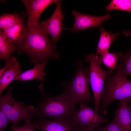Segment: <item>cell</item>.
I'll list each match as a JSON object with an SVG mask.
<instances>
[{
  "mask_svg": "<svg viewBox=\"0 0 131 131\" xmlns=\"http://www.w3.org/2000/svg\"><path fill=\"white\" fill-rule=\"evenodd\" d=\"M98 57V56L92 53L86 56L85 59L90 63V82L94 96L95 110L99 112L105 81L107 75L110 76L113 73L110 70H104L100 66Z\"/></svg>",
  "mask_w": 131,
  "mask_h": 131,
  "instance_id": "8992f818",
  "label": "cell"
},
{
  "mask_svg": "<svg viewBox=\"0 0 131 131\" xmlns=\"http://www.w3.org/2000/svg\"><path fill=\"white\" fill-rule=\"evenodd\" d=\"M76 63V70L73 77L69 82L62 84L64 90L67 92L76 104L88 102L94 103L89 88V67H84L82 61L80 60H77Z\"/></svg>",
  "mask_w": 131,
  "mask_h": 131,
  "instance_id": "277c9868",
  "label": "cell"
},
{
  "mask_svg": "<svg viewBox=\"0 0 131 131\" xmlns=\"http://www.w3.org/2000/svg\"><path fill=\"white\" fill-rule=\"evenodd\" d=\"M76 104L66 91L55 97L43 95L38 107V115L56 120L71 118L76 111Z\"/></svg>",
  "mask_w": 131,
  "mask_h": 131,
  "instance_id": "3957f363",
  "label": "cell"
},
{
  "mask_svg": "<svg viewBox=\"0 0 131 131\" xmlns=\"http://www.w3.org/2000/svg\"><path fill=\"white\" fill-rule=\"evenodd\" d=\"M11 131H35L37 130V124L36 123H32L29 119L25 120L24 125L22 126H12L10 128Z\"/></svg>",
  "mask_w": 131,
  "mask_h": 131,
  "instance_id": "603a6c76",
  "label": "cell"
},
{
  "mask_svg": "<svg viewBox=\"0 0 131 131\" xmlns=\"http://www.w3.org/2000/svg\"><path fill=\"white\" fill-rule=\"evenodd\" d=\"M130 102H131V101Z\"/></svg>",
  "mask_w": 131,
  "mask_h": 131,
  "instance_id": "83f0119b",
  "label": "cell"
},
{
  "mask_svg": "<svg viewBox=\"0 0 131 131\" xmlns=\"http://www.w3.org/2000/svg\"><path fill=\"white\" fill-rule=\"evenodd\" d=\"M17 60V59L15 57H11L9 59L5 62V65L4 67L0 69V78L1 77L5 71L10 67L15 61Z\"/></svg>",
  "mask_w": 131,
  "mask_h": 131,
  "instance_id": "d4e9b609",
  "label": "cell"
},
{
  "mask_svg": "<svg viewBox=\"0 0 131 131\" xmlns=\"http://www.w3.org/2000/svg\"><path fill=\"white\" fill-rule=\"evenodd\" d=\"M20 16L17 13H5L0 17V28L4 30L8 28L16 23L19 20Z\"/></svg>",
  "mask_w": 131,
  "mask_h": 131,
  "instance_id": "ffe728a7",
  "label": "cell"
},
{
  "mask_svg": "<svg viewBox=\"0 0 131 131\" xmlns=\"http://www.w3.org/2000/svg\"><path fill=\"white\" fill-rule=\"evenodd\" d=\"M105 8L109 12L118 9L131 12V0H112Z\"/></svg>",
  "mask_w": 131,
  "mask_h": 131,
  "instance_id": "d6986e66",
  "label": "cell"
},
{
  "mask_svg": "<svg viewBox=\"0 0 131 131\" xmlns=\"http://www.w3.org/2000/svg\"><path fill=\"white\" fill-rule=\"evenodd\" d=\"M47 63V62H45L35 64L33 68L22 73L16 77L15 80H18V82L34 79H37L39 81H44L45 75L44 69Z\"/></svg>",
  "mask_w": 131,
  "mask_h": 131,
  "instance_id": "5bb4252c",
  "label": "cell"
},
{
  "mask_svg": "<svg viewBox=\"0 0 131 131\" xmlns=\"http://www.w3.org/2000/svg\"><path fill=\"white\" fill-rule=\"evenodd\" d=\"M114 119L125 131H131V104L130 101H120L117 108L114 111Z\"/></svg>",
  "mask_w": 131,
  "mask_h": 131,
  "instance_id": "4fadbf2b",
  "label": "cell"
},
{
  "mask_svg": "<svg viewBox=\"0 0 131 131\" xmlns=\"http://www.w3.org/2000/svg\"><path fill=\"white\" fill-rule=\"evenodd\" d=\"M25 16H20L15 24L6 29L4 31L9 42L16 47L17 50L24 38L27 32L25 26Z\"/></svg>",
  "mask_w": 131,
  "mask_h": 131,
  "instance_id": "7c38bea8",
  "label": "cell"
},
{
  "mask_svg": "<svg viewBox=\"0 0 131 131\" xmlns=\"http://www.w3.org/2000/svg\"><path fill=\"white\" fill-rule=\"evenodd\" d=\"M22 73L19 64L17 60L5 71L0 78V95L6 87Z\"/></svg>",
  "mask_w": 131,
  "mask_h": 131,
  "instance_id": "2e32d148",
  "label": "cell"
},
{
  "mask_svg": "<svg viewBox=\"0 0 131 131\" xmlns=\"http://www.w3.org/2000/svg\"><path fill=\"white\" fill-rule=\"evenodd\" d=\"M100 38L98 45L96 53L101 55L108 52L109 49L111 44L120 35L119 33L114 34L111 32H107L101 27Z\"/></svg>",
  "mask_w": 131,
  "mask_h": 131,
  "instance_id": "9a60e30c",
  "label": "cell"
},
{
  "mask_svg": "<svg viewBox=\"0 0 131 131\" xmlns=\"http://www.w3.org/2000/svg\"><path fill=\"white\" fill-rule=\"evenodd\" d=\"M77 131H95L93 129L90 128H79Z\"/></svg>",
  "mask_w": 131,
  "mask_h": 131,
  "instance_id": "4316f807",
  "label": "cell"
},
{
  "mask_svg": "<svg viewBox=\"0 0 131 131\" xmlns=\"http://www.w3.org/2000/svg\"><path fill=\"white\" fill-rule=\"evenodd\" d=\"M58 0H22L27 16L26 28L38 26L42 12L51 4L57 3Z\"/></svg>",
  "mask_w": 131,
  "mask_h": 131,
  "instance_id": "9c48e42d",
  "label": "cell"
},
{
  "mask_svg": "<svg viewBox=\"0 0 131 131\" xmlns=\"http://www.w3.org/2000/svg\"><path fill=\"white\" fill-rule=\"evenodd\" d=\"M27 28L25 38L17 50L19 54H26L30 57V62L35 64L48 62L51 58L60 59V54L56 51V46L50 41L39 25Z\"/></svg>",
  "mask_w": 131,
  "mask_h": 131,
  "instance_id": "6da1fadb",
  "label": "cell"
},
{
  "mask_svg": "<svg viewBox=\"0 0 131 131\" xmlns=\"http://www.w3.org/2000/svg\"><path fill=\"white\" fill-rule=\"evenodd\" d=\"M13 86L9 88L7 93L0 95V110L3 113L12 126H17L20 121L29 119L38 116L37 109L32 105L26 106L23 103L18 102L11 95Z\"/></svg>",
  "mask_w": 131,
  "mask_h": 131,
  "instance_id": "5b68a950",
  "label": "cell"
},
{
  "mask_svg": "<svg viewBox=\"0 0 131 131\" xmlns=\"http://www.w3.org/2000/svg\"><path fill=\"white\" fill-rule=\"evenodd\" d=\"M124 64L120 62L114 75L107 76L102 93L100 112L104 116L107 114V108L116 100H131V81L124 75Z\"/></svg>",
  "mask_w": 131,
  "mask_h": 131,
  "instance_id": "7a4b0ae2",
  "label": "cell"
},
{
  "mask_svg": "<svg viewBox=\"0 0 131 131\" xmlns=\"http://www.w3.org/2000/svg\"><path fill=\"white\" fill-rule=\"evenodd\" d=\"M95 131H125L121 125L114 118L113 120L104 126H98L94 129Z\"/></svg>",
  "mask_w": 131,
  "mask_h": 131,
  "instance_id": "44dd1931",
  "label": "cell"
},
{
  "mask_svg": "<svg viewBox=\"0 0 131 131\" xmlns=\"http://www.w3.org/2000/svg\"><path fill=\"white\" fill-rule=\"evenodd\" d=\"M121 60L124 64L123 72L126 77L131 75V54L122 52L120 58Z\"/></svg>",
  "mask_w": 131,
  "mask_h": 131,
  "instance_id": "7402d4cb",
  "label": "cell"
},
{
  "mask_svg": "<svg viewBox=\"0 0 131 131\" xmlns=\"http://www.w3.org/2000/svg\"><path fill=\"white\" fill-rule=\"evenodd\" d=\"M17 50L16 48L10 44L2 30L0 31V58L5 62L11 57V54Z\"/></svg>",
  "mask_w": 131,
  "mask_h": 131,
  "instance_id": "e0dca14e",
  "label": "cell"
},
{
  "mask_svg": "<svg viewBox=\"0 0 131 131\" xmlns=\"http://www.w3.org/2000/svg\"><path fill=\"white\" fill-rule=\"evenodd\" d=\"M74 123L82 128L94 129L102 123L107 124L108 119L100 114L84 103L80 104L79 109L74 112L71 118Z\"/></svg>",
  "mask_w": 131,
  "mask_h": 131,
  "instance_id": "52a82bcc",
  "label": "cell"
},
{
  "mask_svg": "<svg viewBox=\"0 0 131 131\" xmlns=\"http://www.w3.org/2000/svg\"><path fill=\"white\" fill-rule=\"evenodd\" d=\"M62 1L57 2L56 9L52 16L47 20L39 23V26L43 32L51 37V42L55 46L61 36L62 30L65 29L63 25L64 15L61 8Z\"/></svg>",
  "mask_w": 131,
  "mask_h": 131,
  "instance_id": "ba28073f",
  "label": "cell"
},
{
  "mask_svg": "<svg viewBox=\"0 0 131 131\" xmlns=\"http://www.w3.org/2000/svg\"><path fill=\"white\" fill-rule=\"evenodd\" d=\"M122 52V51L116 52L114 51L112 53L109 52L106 53L98 57V62L100 64L102 63L106 67L113 71L116 69L118 60L120 58Z\"/></svg>",
  "mask_w": 131,
  "mask_h": 131,
  "instance_id": "ac0fdd59",
  "label": "cell"
},
{
  "mask_svg": "<svg viewBox=\"0 0 131 131\" xmlns=\"http://www.w3.org/2000/svg\"><path fill=\"white\" fill-rule=\"evenodd\" d=\"M72 13L74 21L73 27L70 29L71 32H78L93 27H99L103 22L111 17L109 14L96 16L83 14L74 10L72 11Z\"/></svg>",
  "mask_w": 131,
  "mask_h": 131,
  "instance_id": "30bf717a",
  "label": "cell"
},
{
  "mask_svg": "<svg viewBox=\"0 0 131 131\" xmlns=\"http://www.w3.org/2000/svg\"><path fill=\"white\" fill-rule=\"evenodd\" d=\"M9 121L2 112L0 110V131H4Z\"/></svg>",
  "mask_w": 131,
  "mask_h": 131,
  "instance_id": "cb8c5ba5",
  "label": "cell"
},
{
  "mask_svg": "<svg viewBox=\"0 0 131 131\" xmlns=\"http://www.w3.org/2000/svg\"><path fill=\"white\" fill-rule=\"evenodd\" d=\"M36 122L37 130L40 131H77L80 128L71 118L51 121L41 117Z\"/></svg>",
  "mask_w": 131,
  "mask_h": 131,
  "instance_id": "8fae6325",
  "label": "cell"
},
{
  "mask_svg": "<svg viewBox=\"0 0 131 131\" xmlns=\"http://www.w3.org/2000/svg\"><path fill=\"white\" fill-rule=\"evenodd\" d=\"M122 33L123 34L126 36H131V30L129 31L123 30L122 32ZM127 52L130 54H131V50H127Z\"/></svg>",
  "mask_w": 131,
  "mask_h": 131,
  "instance_id": "484cf974",
  "label": "cell"
}]
</instances>
